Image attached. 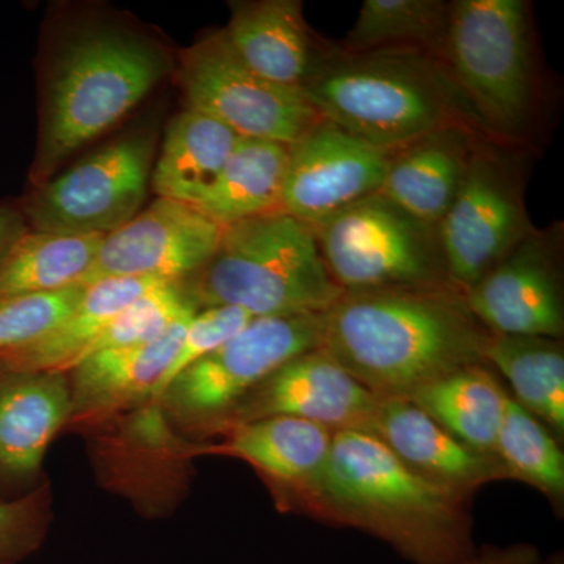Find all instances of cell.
Instances as JSON below:
<instances>
[{"label":"cell","instance_id":"cell-1","mask_svg":"<svg viewBox=\"0 0 564 564\" xmlns=\"http://www.w3.org/2000/svg\"><path fill=\"white\" fill-rule=\"evenodd\" d=\"M491 333L444 284L344 292L323 313L321 347L378 399H408L485 362Z\"/></svg>","mask_w":564,"mask_h":564},{"label":"cell","instance_id":"cell-2","mask_svg":"<svg viewBox=\"0 0 564 564\" xmlns=\"http://www.w3.org/2000/svg\"><path fill=\"white\" fill-rule=\"evenodd\" d=\"M466 497L400 462L373 434L336 432L313 516L384 541L414 564H454L473 555Z\"/></svg>","mask_w":564,"mask_h":564},{"label":"cell","instance_id":"cell-3","mask_svg":"<svg viewBox=\"0 0 564 564\" xmlns=\"http://www.w3.org/2000/svg\"><path fill=\"white\" fill-rule=\"evenodd\" d=\"M170 69L161 44L129 25L95 21L69 32L44 70L33 185L113 128Z\"/></svg>","mask_w":564,"mask_h":564},{"label":"cell","instance_id":"cell-4","mask_svg":"<svg viewBox=\"0 0 564 564\" xmlns=\"http://www.w3.org/2000/svg\"><path fill=\"white\" fill-rule=\"evenodd\" d=\"M191 285L202 310L236 306L254 317L322 314L344 295L314 229L282 210L223 226L217 251Z\"/></svg>","mask_w":564,"mask_h":564},{"label":"cell","instance_id":"cell-5","mask_svg":"<svg viewBox=\"0 0 564 564\" xmlns=\"http://www.w3.org/2000/svg\"><path fill=\"white\" fill-rule=\"evenodd\" d=\"M302 88L318 117L384 151L455 124L444 77L411 47L322 63Z\"/></svg>","mask_w":564,"mask_h":564},{"label":"cell","instance_id":"cell-6","mask_svg":"<svg viewBox=\"0 0 564 564\" xmlns=\"http://www.w3.org/2000/svg\"><path fill=\"white\" fill-rule=\"evenodd\" d=\"M455 84L486 122L518 132L533 101L532 36L522 0H458L443 47Z\"/></svg>","mask_w":564,"mask_h":564},{"label":"cell","instance_id":"cell-7","mask_svg":"<svg viewBox=\"0 0 564 564\" xmlns=\"http://www.w3.org/2000/svg\"><path fill=\"white\" fill-rule=\"evenodd\" d=\"M313 229L323 262L344 292L441 284L445 273L437 229L422 225L381 192Z\"/></svg>","mask_w":564,"mask_h":564},{"label":"cell","instance_id":"cell-8","mask_svg":"<svg viewBox=\"0 0 564 564\" xmlns=\"http://www.w3.org/2000/svg\"><path fill=\"white\" fill-rule=\"evenodd\" d=\"M322 325L323 313L256 317L177 375L159 400L182 425L218 433L237 404L270 375L321 347Z\"/></svg>","mask_w":564,"mask_h":564},{"label":"cell","instance_id":"cell-9","mask_svg":"<svg viewBox=\"0 0 564 564\" xmlns=\"http://www.w3.org/2000/svg\"><path fill=\"white\" fill-rule=\"evenodd\" d=\"M154 161V131L126 133L35 187L20 210L31 231L109 236L139 214Z\"/></svg>","mask_w":564,"mask_h":564},{"label":"cell","instance_id":"cell-10","mask_svg":"<svg viewBox=\"0 0 564 564\" xmlns=\"http://www.w3.org/2000/svg\"><path fill=\"white\" fill-rule=\"evenodd\" d=\"M180 82L188 109L220 121L242 139L291 147L322 120L302 87L258 76L221 31L182 52Z\"/></svg>","mask_w":564,"mask_h":564},{"label":"cell","instance_id":"cell-11","mask_svg":"<svg viewBox=\"0 0 564 564\" xmlns=\"http://www.w3.org/2000/svg\"><path fill=\"white\" fill-rule=\"evenodd\" d=\"M530 232L521 185L510 166L474 148L462 188L437 226L445 273L464 292Z\"/></svg>","mask_w":564,"mask_h":564},{"label":"cell","instance_id":"cell-12","mask_svg":"<svg viewBox=\"0 0 564 564\" xmlns=\"http://www.w3.org/2000/svg\"><path fill=\"white\" fill-rule=\"evenodd\" d=\"M391 155L322 118L289 147L281 210L315 228L380 193Z\"/></svg>","mask_w":564,"mask_h":564},{"label":"cell","instance_id":"cell-13","mask_svg":"<svg viewBox=\"0 0 564 564\" xmlns=\"http://www.w3.org/2000/svg\"><path fill=\"white\" fill-rule=\"evenodd\" d=\"M223 226L191 204L158 198L131 221L104 237L82 285L109 278L188 281L220 243Z\"/></svg>","mask_w":564,"mask_h":564},{"label":"cell","instance_id":"cell-14","mask_svg":"<svg viewBox=\"0 0 564 564\" xmlns=\"http://www.w3.org/2000/svg\"><path fill=\"white\" fill-rule=\"evenodd\" d=\"M380 400L332 356L315 348L285 362L248 393L221 430L231 423L285 415L317 423L333 433L372 434Z\"/></svg>","mask_w":564,"mask_h":564},{"label":"cell","instance_id":"cell-15","mask_svg":"<svg viewBox=\"0 0 564 564\" xmlns=\"http://www.w3.org/2000/svg\"><path fill=\"white\" fill-rule=\"evenodd\" d=\"M470 313L491 334L558 339L564 307L552 245L533 231L463 292Z\"/></svg>","mask_w":564,"mask_h":564},{"label":"cell","instance_id":"cell-16","mask_svg":"<svg viewBox=\"0 0 564 564\" xmlns=\"http://www.w3.org/2000/svg\"><path fill=\"white\" fill-rule=\"evenodd\" d=\"M220 434L218 454L250 464L284 502L313 514L315 499L332 452V430L303 419L274 417L231 423Z\"/></svg>","mask_w":564,"mask_h":564},{"label":"cell","instance_id":"cell-17","mask_svg":"<svg viewBox=\"0 0 564 564\" xmlns=\"http://www.w3.org/2000/svg\"><path fill=\"white\" fill-rule=\"evenodd\" d=\"M372 434L415 474L466 499L481 486L510 478L496 456L459 443L404 399L380 400Z\"/></svg>","mask_w":564,"mask_h":564},{"label":"cell","instance_id":"cell-18","mask_svg":"<svg viewBox=\"0 0 564 564\" xmlns=\"http://www.w3.org/2000/svg\"><path fill=\"white\" fill-rule=\"evenodd\" d=\"M74 403L68 373L0 369V478L29 480Z\"/></svg>","mask_w":564,"mask_h":564},{"label":"cell","instance_id":"cell-19","mask_svg":"<svg viewBox=\"0 0 564 564\" xmlns=\"http://www.w3.org/2000/svg\"><path fill=\"white\" fill-rule=\"evenodd\" d=\"M198 311L182 315L152 343L107 348L80 359L68 372L73 419L109 414L140 400L154 399L185 328Z\"/></svg>","mask_w":564,"mask_h":564},{"label":"cell","instance_id":"cell-20","mask_svg":"<svg viewBox=\"0 0 564 564\" xmlns=\"http://www.w3.org/2000/svg\"><path fill=\"white\" fill-rule=\"evenodd\" d=\"M474 147L462 126H445L393 151L381 193L437 229L462 188Z\"/></svg>","mask_w":564,"mask_h":564},{"label":"cell","instance_id":"cell-21","mask_svg":"<svg viewBox=\"0 0 564 564\" xmlns=\"http://www.w3.org/2000/svg\"><path fill=\"white\" fill-rule=\"evenodd\" d=\"M169 282L159 278H109L85 285L76 306L35 343L0 356V369L68 373L88 348L135 300Z\"/></svg>","mask_w":564,"mask_h":564},{"label":"cell","instance_id":"cell-22","mask_svg":"<svg viewBox=\"0 0 564 564\" xmlns=\"http://www.w3.org/2000/svg\"><path fill=\"white\" fill-rule=\"evenodd\" d=\"M221 32L237 57L273 84L302 87L314 66L300 0L232 2Z\"/></svg>","mask_w":564,"mask_h":564},{"label":"cell","instance_id":"cell-23","mask_svg":"<svg viewBox=\"0 0 564 564\" xmlns=\"http://www.w3.org/2000/svg\"><path fill=\"white\" fill-rule=\"evenodd\" d=\"M240 137L220 121L187 109L174 117L151 174L158 198L196 206L217 180Z\"/></svg>","mask_w":564,"mask_h":564},{"label":"cell","instance_id":"cell-24","mask_svg":"<svg viewBox=\"0 0 564 564\" xmlns=\"http://www.w3.org/2000/svg\"><path fill=\"white\" fill-rule=\"evenodd\" d=\"M408 402L478 454L496 456L508 393L486 364H474L423 386Z\"/></svg>","mask_w":564,"mask_h":564},{"label":"cell","instance_id":"cell-25","mask_svg":"<svg viewBox=\"0 0 564 564\" xmlns=\"http://www.w3.org/2000/svg\"><path fill=\"white\" fill-rule=\"evenodd\" d=\"M289 147L240 137L195 209L221 226L281 210Z\"/></svg>","mask_w":564,"mask_h":564},{"label":"cell","instance_id":"cell-26","mask_svg":"<svg viewBox=\"0 0 564 564\" xmlns=\"http://www.w3.org/2000/svg\"><path fill=\"white\" fill-rule=\"evenodd\" d=\"M485 362L507 378L516 402L563 436L564 355L558 339L491 334Z\"/></svg>","mask_w":564,"mask_h":564},{"label":"cell","instance_id":"cell-27","mask_svg":"<svg viewBox=\"0 0 564 564\" xmlns=\"http://www.w3.org/2000/svg\"><path fill=\"white\" fill-rule=\"evenodd\" d=\"M102 239L29 229L0 267V296L57 292L82 285Z\"/></svg>","mask_w":564,"mask_h":564},{"label":"cell","instance_id":"cell-28","mask_svg":"<svg viewBox=\"0 0 564 564\" xmlns=\"http://www.w3.org/2000/svg\"><path fill=\"white\" fill-rule=\"evenodd\" d=\"M451 6L441 0H366L347 40L348 54L421 44L443 51Z\"/></svg>","mask_w":564,"mask_h":564},{"label":"cell","instance_id":"cell-29","mask_svg":"<svg viewBox=\"0 0 564 564\" xmlns=\"http://www.w3.org/2000/svg\"><path fill=\"white\" fill-rule=\"evenodd\" d=\"M496 458L508 477L524 481L558 505L564 499V455L555 437L540 419L524 410L513 397L505 404L496 443Z\"/></svg>","mask_w":564,"mask_h":564},{"label":"cell","instance_id":"cell-30","mask_svg":"<svg viewBox=\"0 0 564 564\" xmlns=\"http://www.w3.org/2000/svg\"><path fill=\"white\" fill-rule=\"evenodd\" d=\"M202 310L187 281L169 282L135 300L104 329L85 356L107 348L131 347L159 339L173 323ZM84 356V358H85ZM82 358V359H84Z\"/></svg>","mask_w":564,"mask_h":564},{"label":"cell","instance_id":"cell-31","mask_svg":"<svg viewBox=\"0 0 564 564\" xmlns=\"http://www.w3.org/2000/svg\"><path fill=\"white\" fill-rule=\"evenodd\" d=\"M85 285L57 292L0 296V356L35 343L76 306Z\"/></svg>","mask_w":564,"mask_h":564},{"label":"cell","instance_id":"cell-32","mask_svg":"<svg viewBox=\"0 0 564 564\" xmlns=\"http://www.w3.org/2000/svg\"><path fill=\"white\" fill-rule=\"evenodd\" d=\"M254 318V315L236 306H212L199 310L188 322L172 366L163 375L152 400L161 399L163 391L177 375L228 343Z\"/></svg>","mask_w":564,"mask_h":564},{"label":"cell","instance_id":"cell-33","mask_svg":"<svg viewBox=\"0 0 564 564\" xmlns=\"http://www.w3.org/2000/svg\"><path fill=\"white\" fill-rule=\"evenodd\" d=\"M41 527L32 499L0 502V564H11L39 544Z\"/></svg>","mask_w":564,"mask_h":564},{"label":"cell","instance_id":"cell-34","mask_svg":"<svg viewBox=\"0 0 564 564\" xmlns=\"http://www.w3.org/2000/svg\"><path fill=\"white\" fill-rule=\"evenodd\" d=\"M454 564H544V562L534 545L521 543L505 545V547L489 545Z\"/></svg>","mask_w":564,"mask_h":564},{"label":"cell","instance_id":"cell-35","mask_svg":"<svg viewBox=\"0 0 564 564\" xmlns=\"http://www.w3.org/2000/svg\"><path fill=\"white\" fill-rule=\"evenodd\" d=\"M28 232L29 226L20 207L0 204V267Z\"/></svg>","mask_w":564,"mask_h":564},{"label":"cell","instance_id":"cell-36","mask_svg":"<svg viewBox=\"0 0 564 564\" xmlns=\"http://www.w3.org/2000/svg\"><path fill=\"white\" fill-rule=\"evenodd\" d=\"M544 564H562V562H558V560H552V562H549V563H545Z\"/></svg>","mask_w":564,"mask_h":564}]
</instances>
